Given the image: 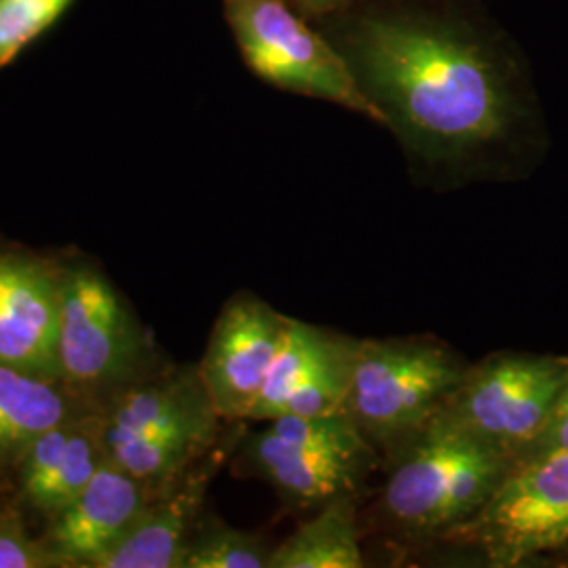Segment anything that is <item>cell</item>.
I'll use <instances>...</instances> for the list:
<instances>
[{"label": "cell", "instance_id": "obj_11", "mask_svg": "<svg viewBox=\"0 0 568 568\" xmlns=\"http://www.w3.org/2000/svg\"><path fill=\"white\" fill-rule=\"evenodd\" d=\"M361 339L291 318L248 422L283 415L316 417L344 410Z\"/></svg>", "mask_w": 568, "mask_h": 568}, {"label": "cell", "instance_id": "obj_13", "mask_svg": "<svg viewBox=\"0 0 568 568\" xmlns=\"http://www.w3.org/2000/svg\"><path fill=\"white\" fill-rule=\"evenodd\" d=\"M152 497L142 480L108 459L84 490L51 516L44 544L61 567L100 568L135 527Z\"/></svg>", "mask_w": 568, "mask_h": 568}, {"label": "cell", "instance_id": "obj_4", "mask_svg": "<svg viewBox=\"0 0 568 568\" xmlns=\"http://www.w3.org/2000/svg\"><path fill=\"white\" fill-rule=\"evenodd\" d=\"M241 436L234 464L243 476L274 488L288 508L318 509L356 497L377 467L379 448L345 413L283 415Z\"/></svg>", "mask_w": 568, "mask_h": 568}, {"label": "cell", "instance_id": "obj_15", "mask_svg": "<svg viewBox=\"0 0 568 568\" xmlns=\"http://www.w3.org/2000/svg\"><path fill=\"white\" fill-rule=\"evenodd\" d=\"M77 415L60 382L0 365V466L18 464L41 434Z\"/></svg>", "mask_w": 568, "mask_h": 568}, {"label": "cell", "instance_id": "obj_19", "mask_svg": "<svg viewBox=\"0 0 568 568\" xmlns=\"http://www.w3.org/2000/svg\"><path fill=\"white\" fill-rule=\"evenodd\" d=\"M77 0H0V72L44 37Z\"/></svg>", "mask_w": 568, "mask_h": 568}, {"label": "cell", "instance_id": "obj_2", "mask_svg": "<svg viewBox=\"0 0 568 568\" xmlns=\"http://www.w3.org/2000/svg\"><path fill=\"white\" fill-rule=\"evenodd\" d=\"M514 462L438 410L389 457L382 511L408 537L445 539L487 504Z\"/></svg>", "mask_w": 568, "mask_h": 568}, {"label": "cell", "instance_id": "obj_6", "mask_svg": "<svg viewBox=\"0 0 568 568\" xmlns=\"http://www.w3.org/2000/svg\"><path fill=\"white\" fill-rule=\"evenodd\" d=\"M60 382L74 389H124L142 382L154 344L119 288L89 262L60 267Z\"/></svg>", "mask_w": 568, "mask_h": 568}, {"label": "cell", "instance_id": "obj_10", "mask_svg": "<svg viewBox=\"0 0 568 568\" xmlns=\"http://www.w3.org/2000/svg\"><path fill=\"white\" fill-rule=\"evenodd\" d=\"M288 323V316L248 293L234 295L224 305L199 371L225 424L248 422Z\"/></svg>", "mask_w": 568, "mask_h": 568}, {"label": "cell", "instance_id": "obj_12", "mask_svg": "<svg viewBox=\"0 0 568 568\" xmlns=\"http://www.w3.org/2000/svg\"><path fill=\"white\" fill-rule=\"evenodd\" d=\"M58 339L60 267L0 251V365L60 382Z\"/></svg>", "mask_w": 568, "mask_h": 568}, {"label": "cell", "instance_id": "obj_22", "mask_svg": "<svg viewBox=\"0 0 568 568\" xmlns=\"http://www.w3.org/2000/svg\"><path fill=\"white\" fill-rule=\"evenodd\" d=\"M291 7L307 21H321L354 7L361 0H288Z\"/></svg>", "mask_w": 568, "mask_h": 568}, {"label": "cell", "instance_id": "obj_16", "mask_svg": "<svg viewBox=\"0 0 568 568\" xmlns=\"http://www.w3.org/2000/svg\"><path fill=\"white\" fill-rule=\"evenodd\" d=\"M365 556L356 523V497H337L316 509L281 546L267 568H361Z\"/></svg>", "mask_w": 568, "mask_h": 568}, {"label": "cell", "instance_id": "obj_1", "mask_svg": "<svg viewBox=\"0 0 568 568\" xmlns=\"http://www.w3.org/2000/svg\"><path fill=\"white\" fill-rule=\"evenodd\" d=\"M321 32L406 154L476 180L520 119L511 65L474 20L422 0H361Z\"/></svg>", "mask_w": 568, "mask_h": 568}, {"label": "cell", "instance_id": "obj_18", "mask_svg": "<svg viewBox=\"0 0 568 568\" xmlns=\"http://www.w3.org/2000/svg\"><path fill=\"white\" fill-rule=\"evenodd\" d=\"M270 551L262 537L227 527L224 523H199L192 532L182 568H267Z\"/></svg>", "mask_w": 568, "mask_h": 568}, {"label": "cell", "instance_id": "obj_20", "mask_svg": "<svg viewBox=\"0 0 568 568\" xmlns=\"http://www.w3.org/2000/svg\"><path fill=\"white\" fill-rule=\"evenodd\" d=\"M61 567L55 554L42 541L32 539L20 511H0V568Z\"/></svg>", "mask_w": 568, "mask_h": 568}, {"label": "cell", "instance_id": "obj_21", "mask_svg": "<svg viewBox=\"0 0 568 568\" xmlns=\"http://www.w3.org/2000/svg\"><path fill=\"white\" fill-rule=\"evenodd\" d=\"M544 450H568V375L562 392L556 400V406L549 415L548 424L523 457L532 455V453H544Z\"/></svg>", "mask_w": 568, "mask_h": 568}, {"label": "cell", "instance_id": "obj_14", "mask_svg": "<svg viewBox=\"0 0 568 568\" xmlns=\"http://www.w3.org/2000/svg\"><path fill=\"white\" fill-rule=\"evenodd\" d=\"M239 440L241 436H234L222 447L220 438L196 464L156 493L135 527L100 568H182L187 541L201 523L209 483Z\"/></svg>", "mask_w": 568, "mask_h": 568}, {"label": "cell", "instance_id": "obj_3", "mask_svg": "<svg viewBox=\"0 0 568 568\" xmlns=\"http://www.w3.org/2000/svg\"><path fill=\"white\" fill-rule=\"evenodd\" d=\"M222 424L199 366H183L124 387L103 417V443L156 495L220 443Z\"/></svg>", "mask_w": 568, "mask_h": 568}, {"label": "cell", "instance_id": "obj_8", "mask_svg": "<svg viewBox=\"0 0 568 568\" xmlns=\"http://www.w3.org/2000/svg\"><path fill=\"white\" fill-rule=\"evenodd\" d=\"M567 375L568 358L493 354L467 366L440 410L471 436L520 459L548 424Z\"/></svg>", "mask_w": 568, "mask_h": 568}, {"label": "cell", "instance_id": "obj_7", "mask_svg": "<svg viewBox=\"0 0 568 568\" xmlns=\"http://www.w3.org/2000/svg\"><path fill=\"white\" fill-rule=\"evenodd\" d=\"M224 11L244 63L257 79L382 124L344 58L288 0H224Z\"/></svg>", "mask_w": 568, "mask_h": 568}, {"label": "cell", "instance_id": "obj_5", "mask_svg": "<svg viewBox=\"0 0 568 568\" xmlns=\"http://www.w3.org/2000/svg\"><path fill=\"white\" fill-rule=\"evenodd\" d=\"M467 366L434 337L361 339L344 410L389 459L443 408Z\"/></svg>", "mask_w": 568, "mask_h": 568}, {"label": "cell", "instance_id": "obj_9", "mask_svg": "<svg viewBox=\"0 0 568 568\" xmlns=\"http://www.w3.org/2000/svg\"><path fill=\"white\" fill-rule=\"evenodd\" d=\"M443 541L478 548L490 567H518L568 544V450L516 459L487 504Z\"/></svg>", "mask_w": 568, "mask_h": 568}, {"label": "cell", "instance_id": "obj_17", "mask_svg": "<svg viewBox=\"0 0 568 568\" xmlns=\"http://www.w3.org/2000/svg\"><path fill=\"white\" fill-rule=\"evenodd\" d=\"M105 462L108 450L103 443V417L81 415L74 424L60 466L30 506L47 516H55L84 490Z\"/></svg>", "mask_w": 568, "mask_h": 568}]
</instances>
